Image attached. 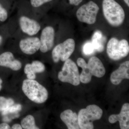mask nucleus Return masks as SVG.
<instances>
[{"instance_id": "f257e3e1", "label": "nucleus", "mask_w": 129, "mask_h": 129, "mask_svg": "<svg viewBox=\"0 0 129 129\" xmlns=\"http://www.w3.org/2000/svg\"><path fill=\"white\" fill-rule=\"evenodd\" d=\"M102 7L104 17L114 27L122 25L124 21L125 14L121 5L116 0H102Z\"/></svg>"}, {"instance_id": "f03ea898", "label": "nucleus", "mask_w": 129, "mask_h": 129, "mask_svg": "<svg viewBox=\"0 0 129 129\" xmlns=\"http://www.w3.org/2000/svg\"><path fill=\"white\" fill-rule=\"evenodd\" d=\"M22 89L28 98L36 103H44L48 99L47 90L34 80L27 79L24 80Z\"/></svg>"}, {"instance_id": "7ed1b4c3", "label": "nucleus", "mask_w": 129, "mask_h": 129, "mask_svg": "<svg viewBox=\"0 0 129 129\" xmlns=\"http://www.w3.org/2000/svg\"><path fill=\"white\" fill-rule=\"evenodd\" d=\"M102 114V110L96 105H89L86 108L81 109L78 115L80 128H94L93 121L100 119Z\"/></svg>"}, {"instance_id": "20e7f679", "label": "nucleus", "mask_w": 129, "mask_h": 129, "mask_svg": "<svg viewBox=\"0 0 129 129\" xmlns=\"http://www.w3.org/2000/svg\"><path fill=\"white\" fill-rule=\"evenodd\" d=\"M107 52L112 60H118L128 55L129 52L128 42L127 40H119L114 37L109 41L107 45Z\"/></svg>"}, {"instance_id": "39448f33", "label": "nucleus", "mask_w": 129, "mask_h": 129, "mask_svg": "<svg viewBox=\"0 0 129 129\" xmlns=\"http://www.w3.org/2000/svg\"><path fill=\"white\" fill-rule=\"evenodd\" d=\"M62 71L58 73V79L63 83H69L74 86L80 84L78 69L75 63L71 59L64 61Z\"/></svg>"}, {"instance_id": "423d86ee", "label": "nucleus", "mask_w": 129, "mask_h": 129, "mask_svg": "<svg viewBox=\"0 0 129 129\" xmlns=\"http://www.w3.org/2000/svg\"><path fill=\"white\" fill-rule=\"evenodd\" d=\"M99 9L100 8L96 3L91 0L79 8L76 11V17L81 22L90 25L93 24L96 21Z\"/></svg>"}, {"instance_id": "0eeeda50", "label": "nucleus", "mask_w": 129, "mask_h": 129, "mask_svg": "<svg viewBox=\"0 0 129 129\" xmlns=\"http://www.w3.org/2000/svg\"><path fill=\"white\" fill-rule=\"evenodd\" d=\"M75 47L74 40L70 38L57 45L52 51V57L54 62L57 63L60 60L65 61L72 55Z\"/></svg>"}, {"instance_id": "6e6552de", "label": "nucleus", "mask_w": 129, "mask_h": 129, "mask_svg": "<svg viewBox=\"0 0 129 129\" xmlns=\"http://www.w3.org/2000/svg\"><path fill=\"white\" fill-rule=\"evenodd\" d=\"M55 36V29L53 27L47 26L43 29L40 39V50L41 52L46 53L52 48L54 45Z\"/></svg>"}, {"instance_id": "1a4fd4ad", "label": "nucleus", "mask_w": 129, "mask_h": 129, "mask_svg": "<svg viewBox=\"0 0 129 129\" xmlns=\"http://www.w3.org/2000/svg\"><path fill=\"white\" fill-rule=\"evenodd\" d=\"M84 68L87 73L90 76L92 75L97 78H102L106 73V69L101 60L95 56L91 57L84 64Z\"/></svg>"}, {"instance_id": "9d476101", "label": "nucleus", "mask_w": 129, "mask_h": 129, "mask_svg": "<svg viewBox=\"0 0 129 129\" xmlns=\"http://www.w3.org/2000/svg\"><path fill=\"white\" fill-rule=\"evenodd\" d=\"M19 22L21 30L28 35H35L40 30L41 27L40 23L36 20L27 16H21Z\"/></svg>"}, {"instance_id": "9b49d317", "label": "nucleus", "mask_w": 129, "mask_h": 129, "mask_svg": "<svg viewBox=\"0 0 129 129\" xmlns=\"http://www.w3.org/2000/svg\"><path fill=\"white\" fill-rule=\"evenodd\" d=\"M19 46L24 53L27 55H32L40 50V39L37 37H32L23 39L19 42Z\"/></svg>"}, {"instance_id": "f8f14e48", "label": "nucleus", "mask_w": 129, "mask_h": 129, "mask_svg": "<svg viewBox=\"0 0 129 129\" xmlns=\"http://www.w3.org/2000/svg\"><path fill=\"white\" fill-rule=\"evenodd\" d=\"M109 121L111 123H114L119 121L120 129L129 128V104L125 103L122 106L119 114H112L109 118Z\"/></svg>"}, {"instance_id": "ddd939ff", "label": "nucleus", "mask_w": 129, "mask_h": 129, "mask_svg": "<svg viewBox=\"0 0 129 129\" xmlns=\"http://www.w3.org/2000/svg\"><path fill=\"white\" fill-rule=\"evenodd\" d=\"M129 61L124 62L117 69L112 73L110 77L111 83L115 85L120 84L123 80L129 79Z\"/></svg>"}, {"instance_id": "4468645a", "label": "nucleus", "mask_w": 129, "mask_h": 129, "mask_svg": "<svg viewBox=\"0 0 129 129\" xmlns=\"http://www.w3.org/2000/svg\"><path fill=\"white\" fill-rule=\"evenodd\" d=\"M0 66L18 71L21 69L22 63L20 61L15 59L12 52H6L0 55Z\"/></svg>"}, {"instance_id": "2eb2a0df", "label": "nucleus", "mask_w": 129, "mask_h": 129, "mask_svg": "<svg viewBox=\"0 0 129 129\" xmlns=\"http://www.w3.org/2000/svg\"><path fill=\"white\" fill-rule=\"evenodd\" d=\"M60 118L69 129H79L78 117L76 113L70 109L63 112L60 114Z\"/></svg>"}, {"instance_id": "dca6fc26", "label": "nucleus", "mask_w": 129, "mask_h": 129, "mask_svg": "<svg viewBox=\"0 0 129 129\" xmlns=\"http://www.w3.org/2000/svg\"><path fill=\"white\" fill-rule=\"evenodd\" d=\"M104 38L101 32L97 30L94 33L91 42L95 51L99 52L104 51Z\"/></svg>"}, {"instance_id": "f3484780", "label": "nucleus", "mask_w": 129, "mask_h": 129, "mask_svg": "<svg viewBox=\"0 0 129 129\" xmlns=\"http://www.w3.org/2000/svg\"><path fill=\"white\" fill-rule=\"evenodd\" d=\"M21 124L24 129H39L36 125L34 118L31 115H28L24 118L21 121Z\"/></svg>"}, {"instance_id": "a211bd4d", "label": "nucleus", "mask_w": 129, "mask_h": 129, "mask_svg": "<svg viewBox=\"0 0 129 129\" xmlns=\"http://www.w3.org/2000/svg\"><path fill=\"white\" fill-rule=\"evenodd\" d=\"M31 70L35 73H41L45 69L44 64L39 61H34L31 63Z\"/></svg>"}, {"instance_id": "6ab92c4d", "label": "nucleus", "mask_w": 129, "mask_h": 129, "mask_svg": "<svg viewBox=\"0 0 129 129\" xmlns=\"http://www.w3.org/2000/svg\"><path fill=\"white\" fill-rule=\"evenodd\" d=\"M14 104L13 99L11 98L6 99L4 97L0 96V108L2 112Z\"/></svg>"}, {"instance_id": "aec40b11", "label": "nucleus", "mask_w": 129, "mask_h": 129, "mask_svg": "<svg viewBox=\"0 0 129 129\" xmlns=\"http://www.w3.org/2000/svg\"><path fill=\"white\" fill-rule=\"evenodd\" d=\"M22 109V106L20 104L13 105L8 108L6 109L2 112V115H5L9 113H14L21 111Z\"/></svg>"}, {"instance_id": "412c9836", "label": "nucleus", "mask_w": 129, "mask_h": 129, "mask_svg": "<svg viewBox=\"0 0 129 129\" xmlns=\"http://www.w3.org/2000/svg\"><path fill=\"white\" fill-rule=\"evenodd\" d=\"M83 50L85 55H90L94 52L95 50L91 42H88L84 45Z\"/></svg>"}, {"instance_id": "4be33fe9", "label": "nucleus", "mask_w": 129, "mask_h": 129, "mask_svg": "<svg viewBox=\"0 0 129 129\" xmlns=\"http://www.w3.org/2000/svg\"><path fill=\"white\" fill-rule=\"evenodd\" d=\"M8 13L7 10L0 3V21L4 22L7 19Z\"/></svg>"}, {"instance_id": "5701e85b", "label": "nucleus", "mask_w": 129, "mask_h": 129, "mask_svg": "<svg viewBox=\"0 0 129 129\" xmlns=\"http://www.w3.org/2000/svg\"><path fill=\"white\" fill-rule=\"evenodd\" d=\"M52 1L53 0H30V3L33 7L37 8Z\"/></svg>"}, {"instance_id": "b1692460", "label": "nucleus", "mask_w": 129, "mask_h": 129, "mask_svg": "<svg viewBox=\"0 0 129 129\" xmlns=\"http://www.w3.org/2000/svg\"><path fill=\"white\" fill-rule=\"evenodd\" d=\"M70 5L77 6L80 5L84 0H68Z\"/></svg>"}, {"instance_id": "393cba45", "label": "nucleus", "mask_w": 129, "mask_h": 129, "mask_svg": "<svg viewBox=\"0 0 129 129\" xmlns=\"http://www.w3.org/2000/svg\"><path fill=\"white\" fill-rule=\"evenodd\" d=\"M36 73L33 72H30L27 74V76L28 79L34 80L36 78Z\"/></svg>"}, {"instance_id": "a878e982", "label": "nucleus", "mask_w": 129, "mask_h": 129, "mask_svg": "<svg viewBox=\"0 0 129 129\" xmlns=\"http://www.w3.org/2000/svg\"><path fill=\"white\" fill-rule=\"evenodd\" d=\"M11 128L10 126L6 123H2L0 124V129H9Z\"/></svg>"}, {"instance_id": "bb28decb", "label": "nucleus", "mask_w": 129, "mask_h": 129, "mask_svg": "<svg viewBox=\"0 0 129 129\" xmlns=\"http://www.w3.org/2000/svg\"><path fill=\"white\" fill-rule=\"evenodd\" d=\"M12 129H22V127L21 125L16 124L13 125L12 127Z\"/></svg>"}, {"instance_id": "cd10ccee", "label": "nucleus", "mask_w": 129, "mask_h": 129, "mask_svg": "<svg viewBox=\"0 0 129 129\" xmlns=\"http://www.w3.org/2000/svg\"><path fill=\"white\" fill-rule=\"evenodd\" d=\"M3 120L5 122H10L11 121V119L8 117H5L3 119Z\"/></svg>"}, {"instance_id": "c85d7f7f", "label": "nucleus", "mask_w": 129, "mask_h": 129, "mask_svg": "<svg viewBox=\"0 0 129 129\" xmlns=\"http://www.w3.org/2000/svg\"><path fill=\"white\" fill-rule=\"evenodd\" d=\"M124 2L127 5L128 7H129V0H123Z\"/></svg>"}, {"instance_id": "c756f323", "label": "nucleus", "mask_w": 129, "mask_h": 129, "mask_svg": "<svg viewBox=\"0 0 129 129\" xmlns=\"http://www.w3.org/2000/svg\"><path fill=\"white\" fill-rule=\"evenodd\" d=\"M3 39V38L2 36L1 35H0V45L2 43Z\"/></svg>"}, {"instance_id": "7c9ffc66", "label": "nucleus", "mask_w": 129, "mask_h": 129, "mask_svg": "<svg viewBox=\"0 0 129 129\" xmlns=\"http://www.w3.org/2000/svg\"><path fill=\"white\" fill-rule=\"evenodd\" d=\"M2 83V80L0 78V90H1V89L2 88V86L1 84Z\"/></svg>"}, {"instance_id": "2f4dec72", "label": "nucleus", "mask_w": 129, "mask_h": 129, "mask_svg": "<svg viewBox=\"0 0 129 129\" xmlns=\"http://www.w3.org/2000/svg\"></svg>"}]
</instances>
